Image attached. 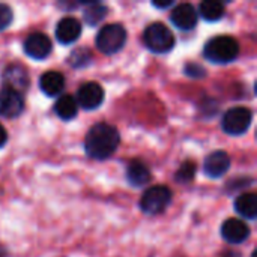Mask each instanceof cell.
I'll use <instances>...</instances> for the list:
<instances>
[{
  "label": "cell",
  "mask_w": 257,
  "mask_h": 257,
  "mask_svg": "<svg viewBox=\"0 0 257 257\" xmlns=\"http://www.w3.org/2000/svg\"><path fill=\"white\" fill-rule=\"evenodd\" d=\"M120 143V136L116 126L110 123L93 125L84 139V151L93 160L110 158Z\"/></svg>",
  "instance_id": "1"
},
{
  "label": "cell",
  "mask_w": 257,
  "mask_h": 257,
  "mask_svg": "<svg viewBox=\"0 0 257 257\" xmlns=\"http://www.w3.org/2000/svg\"><path fill=\"white\" fill-rule=\"evenodd\" d=\"M203 56L212 63H230L239 56V44L232 36L218 35L205 44Z\"/></svg>",
  "instance_id": "2"
},
{
  "label": "cell",
  "mask_w": 257,
  "mask_h": 257,
  "mask_svg": "<svg viewBox=\"0 0 257 257\" xmlns=\"http://www.w3.org/2000/svg\"><path fill=\"white\" fill-rule=\"evenodd\" d=\"M145 45L157 54H164L173 50L176 39L173 32L163 23H152L145 29L143 33Z\"/></svg>",
  "instance_id": "3"
},
{
  "label": "cell",
  "mask_w": 257,
  "mask_h": 257,
  "mask_svg": "<svg viewBox=\"0 0 257 257\" xmlns=\"http://www.w3.org/2000/svg\"><path fill=\"white\" fill-rule=\"evenodd\" d=\"M126 42V30L122 24H105L96 35V48L104 54L119 53Z\"/></svg>",
  "instance_id": "4"
},
{
  "label": "cell",
  "mask_w": 257,
  "mask_h": 257,
  "mask_svg": "<svg viewBox=\"0 0 257 257\" xmlns=\"http://www.w3.org/2000/svg\"><path fill=\"white\" fill-rule=\"evenodd\" d=\"M172 191L166 185H154L149 187L142 199H140V209L148 215H157L167 209L172 202Z\"/></svg>",
  "instance_id": "5"
},
{
  "label": "cell",
  "mask_w": 257,
  "mask_h": 257,
  "mask_svg": "<svg viewBox=\"0 0 257 257\" xmlns=\"http://www.w3.org/2000/svg\"><path fill=\"white\" fill-rule=\"evenodd\" d=\"M253 120V113L247 107H233L229 108L221 120V126L229 136H242L248 131Z\"/></svg>",
  "instance_id": "6"
},
{
  "label": "cell",
  "mask_w": 257,
  "mask_h": 257,
  "mask_svg": "<svg viewBox=\"0 0 257 257\" xmlns=\"http://www.w3.org/2000/svg\"><path fill=\"white\" fill-rule=\"evenodd\" d=\"M104 89L96 81H87L77 90V104L84 110H95L104 102Z\"/></svg>",
  "instance_id": "7"
},
{
  "label": "cell",
  "mask_w": 257,
  "mask_h": 257,
  "mask_svg": "<svg viewBox=\"0 0 257 257\" xmlns=\"http://www.w3.org/2000/svg\"><path fill=\"white\" fill-rule=\"evenodd\" d=\"M51 41L45 33H30L24 41V53L35 60H44L51 53Z\"/></svg>",
  "instance_id": "8"
},
{
  "label": "cell",
  "mask_w": 257,
  "mask_h": 257,
  "mask_svg": "<svg viewBox=\"0 0 257 257\" xmlns=\"http://www.w3.org/2000/svg\"><path fill=\"white\" fill-rule=\"evenodd\" d=\"M3 83H5V87L8 89H12L18 93H24L27 89H29V84H30V78H29V74L26 71L24 66L18 65V63H11L5 68L3 71Z\"/></svg>",
  "instance_id": "9"
},
{
  "label": "cell",
  "mask_w": 257,
  "mask_h": 257,
  "mask_svg": "<svg viewBox=\"0 0 257 257\" xmlns=\"http://www.w3.org/2000/svg\"><path fill=\"white\" fill-rule=\"evenodd\" d=\"M24 110V98L21 93L3 87L0 90V116L14 119L18 117Z\"/></svg>",
  "instance_id": "10"
},
{
  "label": "cell",
  "mask_w": 257,
  "mask_h": 257,
  "mask_svg": "<svg viewBox=\"0 0 257 257\" xmlns=\"http://www.w3.org/2000/svg\"><path fill=\"white\" fill-rule=\"evenodd\" d=\"M170 20L181 30H193L197 26L199 14L193 5L181 3L173 8V11L170 14Z\"/></svg>",
  "instance_id": "11"
},
{
  "label": "cell",
  "mask_w": 257,
  "mask_h": 257,
  "mask_svg": "<svg viewBox=\"0 0 257 257\" xmlns=\"http://www.w3.org/2000/svg\"><path fill=\"white\" fill-rule=\"evenodd\" d=\"M221 236L229 244H242L250 238V227L239 218H229L221 226Z\"/></svg>",
  "instance_id": "12"
},
{
  "label": "cell",
  "mask_w": 257,
  "mask_h": 257,
  "mask_svg": "<svg viewBox=\"0 0 257 257\" xmlns=\"http://www.w3.org/2000/svg\"><path fill=\"white\" fill-rule=\"evenodd\" d=\"M203 169H205V173L209 178L218 179V178L224 176L229 172V169H230V157L224 151H215V152L209 154L205 158Z\"/></svg>",
  "instance_id": "13"
},
{
  "label": "cell",
  "mask_w": 257,
  "mask_h": 257,
  "mask_svg": "<svg viewBox=\"0 0 257 257\" xmlns=\"http://www.w3.org/2000/svg\"><path fill=\"white\" fill-rule=\"evenodd\" d=\"M80 35H81V24L74 17H65L56 26V38L63 45L74 44L80 38Z\"/></svg>",
  "instance_id": "14"
},
{
  "label": "cell",
  "mask_w": 257,
  "mask_h": 257,
  "mask_svg": "<svg viewBox=\"0 0 257 257\" xmlns=\"http://www.w3.org/2000/svg\"><path fill=\"white\" fill-rule=\"evenodd\" d=\"M39 89L47 96H59L65 89V77L59 71H47L39 78Z\"/></svg>",
  "instance_id": "15"
},
{
  "label": "cell",
  "mask_w": 257,
  "mask_h": 257,
  "mask_svg": "<svg viewBox=\"0 0 257 257\" xmlns=\"http://www.w3.org/2000/svg\"><path fill=\"white\" fill-rule=\"evenodd\" d=\"M126 179L133 187H143L151 181V170L143 161L134 160L126 167Z\"/></svg>",
  "instance_id": "16"
},
{
  "label": "cell",
  "mask_w": 257,
  "mask_h": 257,
  "mask_svg": "<svg viewBox=\"0 0 257 257\" xmlns=\"http://www.w3.org/2000/svg\"><path fill=\"white\" fill-rule=\"evenodd\" d=\"M54 111L62 120H71L78 113V104L72 95H60L54 104Z\"/></svg>",
  "instance_id": "17"
},
{
  "label": "cell",
  "mask_w": 257,
  "mask_h": 257,
  "mask_svg": "<svg viewBox=\"0 0 257 257\" xmlns=\"http://www.w3.org/2000/svg\"><path fill=\"white\" fill-rule=\"evenodd\" d=\"M236 212L248 220H254L257 217V196L254 193H244L235 200Z\"/></svg>",
  "instance_id": "18"
},
{
  "label": "cell",
  "mask_w": 257,
  "mask_h": 257,
  "mask_svg": "<svg viewBox=\"0 0 257 257\" xmlns=\"http://www.w3.org/2000/svg\"><path fill=\"white\" fill-rule=\"evenodd\" d=\"M199 14L202 15L203 20L214 23L224 17L226 6H224V3H221L218 0H205L199 5Z\"/></svg>",
  "instance_id": "19"
},
{
  "label": "cell",
  "mask_w": 257,
  "mask_h": 257,
  "mask_svg": "<svg viewBox=\"0 0 257 257\" xmlns=\"http://www.w3.org/2000/svg\"><path fill=\"white\" fill-rule=\"evenodd\" d=\"M107 12H108L107 6L95 2V3H89L87 5V8L83 12V18H84V21L89 26H96V24H99L107 17Z\"/></svg>",
  "instance_id": "20"
},
{
  "label": "cell",
  "mask_w": 257,
  "mask_h": 257,
  "mask_svg": "<svg viewBox=\"0 0 257 257\" xmlns=\"http://www.w3.org/2000/svg\"><path fill=\"white\" fill-rule=\"evenodd\" d=\"M196 176V164L193 161H185L181 164V167L178 169L175 178L179 184H185V182H190L193 181Z\"/></svg>",
  "instance_id": "21"
},
{
  "label": "cell",
  "mask_w": 257,
  "mask_h": 257,
  "mask_svg": "<svg viewBox=\"0 0 257 257\" xmlns=\"http://www.w3.org/2000/svg\"><path fill=\"white\" fill-rule=\"evenodd\" d=\"M69 65L72 68H83V66H87L90 63V53L83 47V48H78V50H74L68 59Z\"/></svg>",
  "instance_id": "22"
},
{
  "label": "cell",
  "mask_w": 257,
  "mask_h": 257,
  "mask_svg": "<svg viewBox=\"0 0 257 257\" xmlns=\"http://www.w3.org/2000/svg\"><path fill=\"white\" fill-rule=\"evenodd\" d=\"M12 20H14V12H12L11 6L0 3V32L8 29L11 26Z\"/></svg>",
  "instance_id": "23"
},
{
  "label": "cell",
  "mask_w": 257,
  "mask_h": 257,
  "mask_svg": "<svg viewBox=\"0 0 257 257\" xmlns=\"http://www.w3.org/2000/svg\"><path fill=\"white\" fill-rule=\"evenodd\" d=\"M185 74L194 78H200V77H205V68H202L197 63H188L185 66Z\"/></svg>",
  "instance_id": "24"
},
{
  "label": "cell",
  "mask_w": 257,
  "mask_h": 257,
  "mask_svg": "<svg viewBox=\"0 0 257 257\" xmlns=\"http://www.w3.org/2000/svg\"><path fill=\"white\" fill-rule=\"evenodd\" d=\"M8 142V131L5 130V126L0 123V148H3Z\"/></svg>",
  "instance_id": "25"
},
{
  "label": "cell",
  "mask_w": 257,
  "mask_h": 257,
  "mask_svg": "<svg viewBox=\"0 0 257 257\" xmlns=\"http://www.w3.org/2000/svg\"><path fill=\"white\" fill-rule=\"evenodd\" d=\"M154 6H155V8H160V9H164V8L173 6V2H166V3H155V2H154Z\"/></svg>",
  "instance_id": "26"
}]
</instances>
